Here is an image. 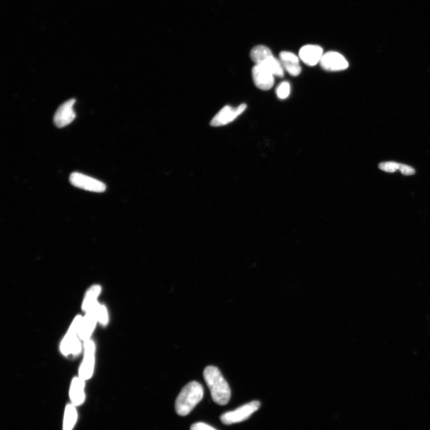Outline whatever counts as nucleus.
Returning a JSON list of instances; mask_svg holds the SVG:
<instances>
[{
  "mask_svg": "<svg viewBox=\"0 0 430 430\" xmlns=\"http://www.w3.org/2000/svg\"><path fill=\"white\" fill-rule=\"evenodd\" d=\"M203 376L213 400L221 406L227 404L230 400L231 389L218 368L213 366H207L204 370Z\"/></svg>",
  "mask_w": 430,
  "mask_h": 430,
  "instance_id": "1",
  "label": "nucleus"
},
{
  "mask_svg": "<svg viewBox=\"0 0 430 430\" xmlns=\"http://www.w3.org/2000/svg\"><path fill=\"white\" fill-rule=\"evenodd\" d=\"M204 395L203 386L199 382L192 381L182 389L175 401V410L179 415L184 416L194 409L202 400Z\"/></svg>",
  "mask_w": 430,
  "mask_h": 430,
  "instance_id": "2",
  "label": "nucleus"
},
{
  "mask_svg": "<svg viewBox=\"0 0 430 430\" xmlns=\"http://www.w3.org/2000/svg\"><path fill=\"white\" fill-rule=\"evenodd\" d=\"M260 406H261V403L258 401H253L243 405L236 410L222 414L220 417L221 422L225 425L243 422L248 419L253 413L256 412Z\"/></svg>",
  "mask_w": 430,
  "mask_h": 430,
  "instance_id": "3",
  "label": "nucleus"
},
{
  "mask_svg": "<svg viewBox=\"0 0 430 430\" xmlns=\"http://www.w3.org/2000/svg\"><path fill=\"white\" fill-rule=\"evenodd\" d=\"M70 182L74 187L95 193H103L107 189L103 182L79 172L71 173Z\"/></svg>",
  "mask_w": 430,
  "mask_h": 430,
  "instance_id": "4",
  "label": "nucleus"
},
{
  "mask_svg": "<svg viewBox=\"0 0 430 430\" xmlns=\"http://www.w3.org/2000/svg\"><path fill=\"white\" fill-rule=\"evenodd\" d=\"M246 108L247 105L245 104H241L236 108L227 105L222 108L213 117L210 122V125L213 127L227 125L236 120L246 110Z\"/></svg>",
  "mask_w": 430,
  "mask_h": 430,
  "instance_id": "5",
  "label": "nucleus"
},
{
  "mask_svg": "<svg viewBox=\"0 0 430 430\" xmlns=\"http://www.w3.org/2000/svg\"><path fill=\"white\" fill-rule=\"evenodd\" d=\"M320 64L324 70L339 71L348 69V63L344 56L336 52H328L323 54Z\"/></svg>",
  "mask_w": 430,
  "mask_h": 430,
  "instance_id": "6",
  "label": "nucleus"
},
{
  "mask_svg": "<svg viewBox=\"0 0 430 430\" xmlns=\"http://www.w3.org/2000/svg\"><path fill=\"white\" fill-rule=\"evenodd\" d=\"M252 78L255 85L262 91H268L274 84V76L262 65L255 64L252 70Z\"/></svg>",
  "mask_w": 430,
  "mask_h": 430,
  "instance_id": "7",
  "label": "nucleus"
},
{
  "mask_svg": "<svg viewBox=\"0 0 430 430\" xmlns=\"http://www.w3.org/2000/svg\"><path fill=\"white\" fill-rule=\"evenodd\" d=\"M76 100L72 99L61 105L56 112L54 116V123L58 128H64L72 123L76 117L74 110V105Z\"/></svg>",
  "mask_w": 430,
  "mask_h": 430,
  "instance_id": "8",
  "label": "nucleus"
},
{
  "mask_svg": "<svg viewBox=\"0 0 430 430\" xmlns=\"http://www.w3.org/2000/svg\"><path fill=\"white\" fill-rule=\"evenodd\" d=\"M95 345L91 340L86 341L84 360L80 370V378L87 380L91 378L94 372Z\"/></svg>",
  "mask_w": 430,
  "mask_h": 430,
  "instance_id": "9",
  "label": "nucleus"
},
{
  "mask_svg": "<svg viewBox=\"0 0 430 430\" xmlns=\"http://www.w3.org/2000/svg\"><path fill=\"white\" fill-rule=\"evenodd\" d=\"M323 55V49L318 45H308L303 46L299 52V58L308 66H315L320 63Z\"/></svg>",
  "mask_w": 430,
  "mask_h": 430,
  "instance_id": "10",
  "label": "nucleus"
},
{
  "mask_svg": "<svg viewBox=\"0 0 430 430\" xmlns=\"http://www.w3.org/2000/svg\"><path fill=\"white\" fill-rule=\"evenodd\" d=\"M83 318L81 316L76 317L70 328L69 332L65 337L61 344V351L64 355H69L72 352L74 344L77 341V335L79 334Z\"/></svg>",
  "mask_w": 430,
  "mask_h": 430,
  "instance_id": "11",
  "label": "nucleus"
},
{
  "mask_svg": "<svg viewBox=\"0 0 430 430\" xmlns=\"http://www.w3.org/2000/svg\"><path fill=\"white\" fill-rule=\"evenodd\" d=\"M279 60L284 70L290 76L296 77L301 72V67L299 64L298 57L293 53L281 52L279 55Z\"/></svg>",
  "mask_w": 430,
  "mask_h": 430,
  "instance_id": "12",
  "label": "nucleus"
},
{
  "mask_svg": "<svg viewBox=\"0 0 430 430\" xmlns=\"http://www.w3.org/2000/svg\"><path fill=\"white\" fill-rule=\"evenodd\" d=\"M95 304V305H96ZM95 305L91 310L87 312V314L84 319H83L81 326H80L79 335L83 340H89V337L94 330L96 322L98 320L97 313H96Z\"/></svg>",
  "mask_w": 430,
  "mask_h": 430,
  "instance_id": "13",
  "label": "nucleus"
},
{
  "mask_svg": "<svg viewBox=\"0 0 430 430\" xmlns=\"http://www.w3.org/2000/svg\"><path fill=\"white\" fill-rule=\"evenodd\" d=\"M85 380L82 378H75L73 380L70 389L71 400L74 406H79L84 402Z\"/></svg>",
  "mask_w": 430,
  "mask_h": 430,
  "instance_id": "14",
  "label": "nucleus"
},
{
  "mask_svg": "<svg viewBox=\"0 0 430 430\" xmlns=\"http://www.w3.org/2000/svg\"><path fill=\"white\" fill-rule=\"evenodd\" d=\"M273 55L270 49L265 46H255L250 52V56L255 64H261L266 59Z\"/></svg>",
  "mask_w": 430,
  "mask_h": 430,
  "instance_id": "15",
  "label": "nucleus"
},
{
  "mask_svg": "<svg viewBox=\"0 0 430 430\" xmlns=\"http://www.w3.org/2000/svg\"><path fill=\"white\" fill-rule=\"evenodd\" d=\"M260 65L265 67L274 76L283 77L284 74V70L279 60L275 58L273 55L268 57Z\"/></svg>",
  "mask_w": 430,
  "mask_h": 430,
  "instance_id": "16",
  "label": "nucleus"
},
{
  "mask_svg": "<svg viewBox=\"0 0 430 430\" xmlns=\"http://www.w3.org/2000/svg\"><path fill=\"white\" fill-rule=\"evenodd\" d=\"M100 286L95 285L89 289L83 304V310L88 312L97 304V298L101 292Z\"/></svg>",
  "mask_w": 430,
  "mask_h": 430,
  "instance_id": "17",
  "label": "nucleus"
},
{
  "mask_svg": "<svg viewBox=\"0 0 430 430\" xmlns=\"http://www.w3.org/2000/svg\"><path fill=\"white\" fill-rule=\"evenodd\" d=\"M77 419L76 406L73 404L68 405L65 412L64 430H72L76 424Z\"/></svg>",
  "mask_w": 430,
  "mask_h": 430,
  "instance_id": "18",
  "label": "nucleus"
},
{
  "mask_svg": "<svg viewBox=\"0 0 430 430\" xmlns=\"http://www.w3.org/2000/svg\"><path fill=\"white\" fill-rule=\"evenodd\" d=\"M290 94V85L287 82L281 83L276 89L277 97L280 100H285Z\"/></svg>",
  "mask_w": 430,
  "mask_h": 430,
  "instance_id": "19",
  "label": "nucleus"
},
{
  "mask_svg": "<svg viewBox=\"0 0 430 430\" xmlns=\"http://www.w3.org/2000/svg\"><path fill=\"white\" fill-rule=\"evenodd\" d=\"M96 313H97L98 320L104 324H107L108 321V314L106 308L104 305L98 304L95 305Z\"/></svg>",
  "mask_w": 430,
  "mask_h": 430,
  "instance_id": "20",
  "label": "nucleus"
},
{
  "mask_svg": "<svg viewBox=\"0 0 430 430\" xmlns=\"http://www.w3.org/2000/svg\"><path fill=\"white\" fill-rule=\"evenodd\" d=\"M400 164L394 162H382L379 164L378 167L383 171L388 173H394L397 171V170L399 171Z\"/></svg>",
  "mask_w": 430,
  "mask_h": 430,
  "instance_id": "21",
  "label": "nucleus"
},
{
  "mask_svg": "<svg viewBox=\"0 0 430 430\" xmlns=\"http://www.w3.org/2000/svg\"><path fill=\"white\" fill-rule=\"evenodd\" d=\"M190 430H217L206 423L197 422L191 426Z\"/></svg>",
  "mask_w": 430,
  "mask_h": 430,
  "instance_id": "22",
  "label": "nucleus"
},
{
  "mask_svg": "<svg viewBox=\"0 0 430 430\" xmlns=\"http://www.w3.org/2000/svg\"><path fill=\"white\" fill-rule=\"evenodd\" d=\"M399 171H400L402 174L406 176L413 175L415 173V170L412 168V167L404 165V164H400Z\"/></svg>",
  "mask_w": 430,
  "mask_h": 430,
  "instance_id": "23",
  "label": "nucleus"
},
{
  "mask_svg": "<svg viewBox=\"0 0 430 430\" xmlns=\"http://www.w3.org/2000/svg\"><path fill=\"white\" fill-rule=\"evenodd\" d=\"M82 346L81 344L79 342V340L77 339V341L74 344L73 349L72 352L71 353L73 354H78L80 353V351H81Z\"/></svg>",
  "mask_w": 430,
  "mask_h": 430,
  "instance_id": "24",
  "label": "nucleus"
}]
</instances>
